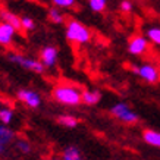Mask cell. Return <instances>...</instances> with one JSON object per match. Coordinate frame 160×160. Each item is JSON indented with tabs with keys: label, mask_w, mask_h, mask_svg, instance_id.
Returning a JSON list of instances; mask_svg holds the SVG:
<instances>
[{
	"label": "cell",
	"mask_w": 160,
	"mask_h": 160,
	"mask_svg": "<svg viewBox=\"0 0 160 160\" xmlns=\"http://www.w3.org/2000/svg\"><path fill=\"white\" fill-rule=\"evenodd\" d=\"M142 140H144V142L148 144V146L160 148V131L146 129V131L142 132Z\"/></svg>",
	"instance_id": "7c38bea8"
},
{
	"label": "cell",
	"mask_w": 160,
	"mask_h": 160,
	"mask_svg": "<svg viewBox=\"0 0 160 160\" xmlns=\"http://www.w3.org/2000/svg\"><path fill=\"white\" fill-rule=\"evenodd\" d=\"M13 110L9 109V107H2L0 109V123L2 125H10L12 121H13Z\"/></svg>",
	"instance_id": "2e32d148"
},
{
	"label": "cell",
	"mask_w": 160,
	"mask_h": 160,
	"mask_svg": "<svg viewBox=\"0 0 160 160\" xmlns=\"http://www.w3.org/2000/svg\"><path fill=\"white\" fill-rule=\"evenodd\" d=\"M102 100V92L98 90H85L82 91V96H81V102L87 106H96Z\"/></svg>",
	"instance_id": "8fae6325"
},
{
	"label": "cell",
	"mask_w": 160,
	"mask_h": 160,
	"mask_svg": "<svg viewBox=\"0 0 160 160\" xmlns=\"http://www.w3.org/2000/svg\"><path fill=\"white\" fill-rule=\"evenodd\" d=\"M49 18L54 24H62L63 22V15L58 8H52V9L49 10Z\"/></svg>",
	"instance_id": "ffe728a7"
},
{
	"label": "cell",
	"mask_w": 160,
	"mask_h": 160,
	"mask_svg": "<svg viewBox=\"0 0 160 160\" xmlns=\"http://www.w3.org/2000/svg\"><path fill=\"white\" fill-rule=\"evenodd\" d=\"M13 138H15V132L10 128H8L6 125L0 123V154L5 153L6 147L13 141Z\"/></svg>",
	"instance_id": "9c48e42d"
},
{
	"label": "cell",
	"mask_w": 160,
	"mask_h": 160,
	"mask_svg": "<svg viewBox=\"0 0 160 160\" xmlns=\"http://www.w3.org/2000/svg\"><path fill=\"white\" fill-rule=\"evenodd\" d=\"M9 60L16 63V65H19L21 68L32 71V72H35V73H43L44 69H46L44 65L40 62V60H35V59H31V58H25L22 54H16V53L9 54Z\"/></svg>",
	"instance_id": "5b68a950"
},
{
	"label": "cell",
	"mask_w": 160,
	"mask_h": 160,
	"mask_svg": "<svg viewBox=\"0 0 160 160\" xmlns=\"http://www.w3.org/2000/svg\"><path fill=\"white\" fill-rule=\"evenodd\" d=\"M18 100L21 103H24L27 107H31V109H38L41 106V96H40L37 91L34 90H19L18 91Z\"/></svg>",
	"instance_id": "8992f818"
},
{
	"label": "cell",
	"mask_w": 160,
	"mask_h": 160,
	"mask_svg": "<svg viewBox=\"0 0 160 160\" xmlns=\"http://www.w3.org/2000/svg\"><path fill=\"white\" fill-rule=\"evenodd\" d=\"M56 8H71L75 5V0H52Z\"/></svg>",
	"instance_id": "7402d4cb"
},
{
	"label": "cell",
	"mask_w": 160,
	"mask_h": 160,
	"mask_svg": "<svg viewBox=\"0 0 160 160\" xmlns=\"http://www.w3.org/2000/svg\"><path fill=\"white\" fill-rule=\"evenodd\" d=\"M148 50V40L142 35H134L128 43V52L134 56H141Z\"/></svg>",
	"instance_id": "52a82bcc"
},
{
	"label": "cell",
	"mask_w": 160,
	"mask_h": 160,
	"mask_svg": "<svg viewBox=\"0 0 160 160\" xmlns=\"http://www.w3.org/2000/svg\"><path fill=\"white\" fill-rule=\"evenodd\" d=\"M62 160H82V154L78 147L69 146L62 151Z\"/></svg>",
	"instance_id": "4fadbf2b"
},
{
	"label": "cell",
	"mask_w": 160,
	"mask_h": 160,
	"mask_svg": "<svg viewBox=\"0 0 160 160\" xmlns=\"http://www.w3.org/2000/svg\"><path fill=\"white\" fill-rule=\"evenodd\" d=\"M110 113L116 119L126 123V125H135L137 122L140 121L138 113H135L131 107L128 106V103H125V102H119L116 104H113L110 107Z\"/></svg>",
	"instance_id": "3957f363"
},
{
	"label": "cell",
	"mask_w": 160,
	"mask_h": 160,
	"mask_svg": "<svg viewBox=\"0 0 160 160\" xmlns=\"http://www.w3.org/2000/svg\"><path fill=\"white\" fill-rule=\"evenodd\" d=\"M131 71L135 75H138L142 81H146L148 84H156L160 81V69L153 63H144V65H140V66L132 65Z\"/></svg>",
	"instance_id": "277c9868"
},
{
	"label": "cell",
	"mask_w": 160,
	"mask_h": 160,
	"mask_svg": "<svg viewBox=\"0 0 160 160\" xmlns=\"http://www.w3.org/2000/svg\"><path fill=\"white\" fill-rule=\"evenodd\" d=\"M58 122L65 128H77L78 126V119L72 115H62V116L58 118Z\"/></svg>",
	"instance_id": "9a60e30c"
},
{
	"label": "cell",
	"mask_w": 160,
	"mask_h": 160,
	"mask_svg": "<svg viewBox=\"0 0 160 160\" xmlns=\"http://www.w3.org/2000/svg\"><path fill=\"white\" fill-rule=\"evenodd\" d=\"M0 16H2V19H3V22H6V24L12 25L15 29H21L22 27H21V18H18L16 15L10 13V12H2L0 13Z\"/></svg>",
	"instance_id": "5bb4252c"
},
{
	"label": "cell",
	"mask_w": 160,
	"mask_h": 160,
	"mask_svg": "<svg viewBox=\"0 0 160 160\" xmlns=\"http://www.w3.org/2000/svg\"><path fill=\"white\" fill-rule=\"evenodd\" d=\"M15 147H16V150L21 151V153H24V154H27V153L31 151V144H29L27 140H22V138L15 141Z\"/></svg>",
	"instance_id": "d6986e66"
},
{
	"label": "cell",
	"mask_w": 160,
	"mask_h": 160,
	"mask_svg": "<svg viewBox=\"0 0 160 160\" xmlns=\"http://www.w3.org/2000/svg\"><path fill=\"white\" fill-rule=\"evenodd\" d=\"M16 29L12 25L6 24V22H0V44L2 46H9L13 40V35Z\"/></svg>",
	"instance_id": "30bf717a"
},
{
	"label": "cell",
	"mask_w": 160,
	"mask_h": 160,
	"mask_svg": "<svg viewBox=\"0 0 160 160\" xmlns=\"http://www.w3.org/2000/svg\"><path fill=\"white\" fill-rule=\"evenodd\" d=\"M46 160H62V159H59V157H49V159H46Z\"/></svg>",
	"instance_id": "cb8c5ba5"
},
{
	"label": "cell",
	"mask_w": 160,
	"mask_h": 160,
	"mask_svg": "<svg viewBox=\"0 0 160 160\" xmlns=\"http://www.w3.org/2000/svg\"><path fill=\"white\" fill-rule=\"evenodd\" d=\"M66 38L73 44H87L91 40V32L84 24L72 19L66 25Z\"/></svg>",
	"instance_id": "7a4b0ae2"
},
{
	"label": "cell",
	"mask_w": 160,
	"mask_h": 160,
	"mask_svg": "<svg viewBox=\"0 0 160 160\" xmlns=\"http://www.w3.org/2000/svg\"><path fill=\"white\" fill-rule=\"evenodd\" d=\"M119 9H121V12H123V13L132 12V2L131 0H122L121 5H119Z\"/></svg>",
	"instance_id": "603a6c76"
},
{
	"label": "cell",
	"mask_w": 160,
	"mask_h": 160,
	"mask_svg": "<svg viewBox=\"0 0 160 160\" xmlns=\"http://www.w3.org/2000/svg\"><path fill=\"white\" fill-rule=\"evenodd\" d=\"M147 40L156 46H160V27H150L147 29Z\"/></svg>",
	"instance_id": "e0dca14e"
},
{
	"label": "cell",
	"mask_w": 160,
	"mask_h": 160,
	"mask_svg": "<svg viewBox=\"0 0 160 160\" xmlns=\"http://www.w3.org/2000/svg\"><path fill=\"white\" fill-rule=\"evenodd\" d=\"M52 96L59 104H63V106H79L81 104V96H82V91L78 87H73V85H69V84H60V85H56L52 91Z\"/></svg>",
	"instance_id": "6da1fadb"
},
{
	"label": "cell",
	"mask_w": 160,
	"mask_h": 160,
	"mask_svg": "<svg viewBox=\"0 0 160 160\" xmlns=\"http://www.w3.org/2000/svg\"><path fill=\"white\" fill-rule=\"evenodd\" d=\"M21 27H22L24 29H27V31H31V29L35 28V24H34V21L31 19V18L25 16V18L21 19Z\"/></svg>",
	"instance_id": "44dd1931"
},
{
	"label": "cell",
	"mask_w": 160,
	"mask_h": 160,
	"mask_svg": "<svg viewBox=\"0 0 160 160\" xmlns=\"http://www.w3.org/2000/svg\"><path fill=\"white\" fill-rule=\"evenodd\" d=\"M88 5H90V9L92 12H103L107 6V0H88Z\"/></svg>",
	"instance_id": "ac0fdd59"
},
{
	"label": "cell",
	"mask_w": 160,
	"mask_h": 160,
	"mask_svg": "<svg viewBox=\"0 0 160 160\" xmlns=\"http://www.w3.org/2000/svg\"><path fill=\"white\" fill-rule=\"evenodd\" d=\"M58 56H59L58 49L53 47V46H47L40 53V62L44 65V68H53L56 62H58Z\"/></svg>",
	"instance_id": "ba28073f"
}]
</instances>
